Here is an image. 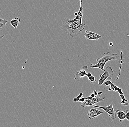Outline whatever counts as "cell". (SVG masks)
Returning <instances> with one entry per match:
<instances>
[{"label": "cell", "mask_w": 129, "mask_h": 127, "mask_svg": "<svg viewBox=\"0 0 129 127\" xmlns=\"http://www.w3.org/2000/svg\"><path fill=\"white\" fill-rule=\"evenodd\" d=\"M109 45L113 46V43L112 42H110L109 43Z\"/></svg>", "instance_id": "20"}, {"label": "cell", "mask_w": 129, "mask_h": 127, "mask_svg": "<svg viewBox=\"0 0 129 127\" xmlns=\"http://www.w3.org/2000/svg\"><path fill=\"white\" fill-rule=\"evenodd\" d=\"M104 73L100 75V78L98 82V85L102 86L105 81L108 78L111 77L113 75L114 71L112 69V67L108 66L104 68Z\"/></svg>", "instance_id": "3"}, {"label": "cell", "mask_w": 129, "mask_h": 127, "mask_svg": "<svg viewBox=\"0 0 129 127\" xmlns=\"http://www.w3.org/2000/svg\"><path fill=\"white\" fill-rule=\"evenodd\" d=\"M90 96H91V97L92 98H95V97H96L97 96L95 95L93 93L91 94L90 95Z\"/></svg>", "instance_id": "18"}, {"label": "cell", "mask_w": 129, "mask_h": 127, "mask_svg": "<svg viewBox=\"0 0 129 127\" xmlns=\"http://www.w3.org/2000/svg\"><path fill=\"white\" fill-rule=\"evenodd\" d=\"M1 8H0V11H1Z\"/></svg>", "instance_id": "23"}, {"label": "cell", "mask_w": 129, "mask_h": 127, "mask_svg": "<svg viewBox=\"0 0 129 127\" xmlns=\"http://www.w3.org/2000/svg\"><path fill=\"white\" fill-rule=\"evenodd\" d=\"M80 94L82 96H83V93H80Z\"/></svg>", "instance_id": "22"}, {"label": "cell", "mask_w": 129, "mask_h": 127, "mask_svg": "<svg viewBox=\"0 0 129 127\" xmlns=\"http://www.w3.org/2000/svg\"><path fill=\"white\" fill-rule=\"evenodd\" d=\"M82 96L81 95L79 94L78 96L76 98H74L73 99V102H81V98L82 97Z\"/></svg>", "instance_id": "14"}, {"label": "cell", "mask_w": 129, "mask_h": 127, "mask_svg": "<svg viewBox=\"0 0 129 127\" xmlns=\"http://www.w3.org/2000/svg\"><path fill=\"white\" fill-rule=\"evenodd\" d=\"M103 92H98V95L100 96V95L101 94H102V93H103Z\"/></svg>", "instance_id": "21"}, {"label": "cell", "mask_w": 129, "mask_h": 127, "mask_svg": "<svg viewBox=\"0 0 129 127\" xmlns=\"http://www.w3.org/2000/svg\"><path fill=\"white\" fill-rule=\"evenodd\" d=\"M119 57L117 54L111 53L110 52L104 53L101 57L96 59L97 63L95 65L91 64L90 67L91 68H98L104 71L105 65L107 62L112 60H116Z\"/></svg>", "instance_id": "2"}, {"label": "cell", "mask_w": 129, "mask_h": 127, "mask_svg": "<svg viewBox=\"0 0 129 127\" xmlns=\"http://www.w3.org/2000/svg\"><path fill=\"white\" fill-rule=\"evenodd\" d=\"M84 35L86 39L93 40H98L102 37L101 36L96 33L91 32L88 30H85Z\"/></svg>", "instance_id": "8"}, {"label": "cell", "mask_w": 129, "mask_h": 127, "mask_svg": "<svg viewBox=\"0 0 129 127\" xmlns=\"http://www.w3.org/2000/svg\"><path fill=\"white\" fill-rule=\"evenodd\" d=\"M126 114V119L129 121V110L125 111Z\"/></svg>", "instance_id": "15"}, {"label": "cell", "mask_w": 129, "mask_h": 127, "mask_svg": "<svg viewBox=\"0 0 129 127\" xmlns=\"http://www.w3.org/2000/svg\"><path fill=\"white\" fill-rule=\"evenodd\" d=\"M103 113L104 112L103 111L99 110H97L95 108H91L88 111V115L89 118L90 119H92L95 118L99 115Z\"/></svg>", "instance_id": "9"}, {"label": "cell", "mask_w": 129, "mask_h": 127, "mask_svg": "<svg viewBox=\"0 0 129 127\" xmlns=\"http://www.w3.org/2000/svg\"><path fill=\"white\" fill-rule=\"evenodd\" d=\"M108 78V79L105 81L104 82L105 85L106 86H110V87H109L110 88V89H112V90L114 91V92L118 91L119 89V88L118 87H117L116 86L113 82H112L110 80V79H112V77H111Z\"/></svg>", "instance_id": "10"}, {"label": "cell", "mask_w": 129, "mask_h": 127, "mask_svg": "<svg viewBox=\"0 0 129 127\" xmlns=\"http://www.w3.org/2000/svg\"><path fill=\"white\" fill-rule=\"evenodd\" d=\"M88 70V67L86 66H84L81 68L80 70L77 71L74 74V77L75 80L77 81H80L81 79L83 78L85 76H87V71Z\"/></svg>", "instance_id": "6"}, {"label": "cell", "mask_w": 129, "mask_h": 127, "mask_svg": "<svg viewBox=\"0 0 129 127\" xmlns=\"http://www.w3.org/2000/svg\"><path fill=\"white\" fill-rule=\"evenodd\" d=\"M105 99V98H100L96 96L95 98H92L91 99H87L81 105V106L84 107L90 106L94 105L95 104L102 102Z\"/></svg>", "instance_id": "7"}, {"label": "cell", "mask_w": 129, "mask_h": 127, "mask_svg": "<svg viewBox=\"0 0 129 127\" xmlns=\"http://www.w3.org/2000/svg\"><path fill=\"white\" fill-rule=\"evenodd\" d=\"M88 80L91 82V83H93H93H95L96 81V77H95L93 75H92L90 77H88Z\"/></svg>", "instance_id": "13"}, {"label": "cell", "mask_w": 129, "mask_h": 127, "mask_svg": "<svg viewBox=\"0 0 129 127\" xmlns=\"http://www.w3.org/2000/svg\"><path fill=\"white\" fill-rule=\"evenodd\" d=\"M98 92L97 90H94L93 91V93H94V94L96 96H97L98 95Z\"/></svg>", "instance_id": "17"}, {"label": "cell", "mask_w": 129, "mask_h": 127, "mask_svg": "<svg viewBox=\"0 0 129 127\" xmlns=\"http://www.w3.org/2000/svg\"><path fill=\"white\" fill-rule=\"evenodd\" d=\"M87 99V98H81V103H83L85 101V100Z\"/></svg>", "instance_id": "16"}, {"label": "cell", "mask_w": 129, "mask_h": 127, "mask_svg": "<svg viewBox=\"0 0 129 127\" xmlns=\"http://www.w3.org/2000/svg\"><path fill=\"white\" fill-rule=\"evenodd\" d=\"M92 75V74L91 73H87V77H88L91 76Z\"/></svg>", "instance_id": "19"}, {"label": "cell", "mask_w": 129, "mask_h": 127, "mask_svg": "<svg viewBox=\"0 0 129 127\" xmlns=\"http://www.w3.org/2000/svg\"><path fill=\"white\" fill-rule=\"evenodd\" d=\"M93 107H94L98 108H101L102 110H104L106 112H107L109 116L111 118L112 120H116V112L114 111L113 107V104H110L109 106L107 107H102L96 105H92Z\"/></svg>", "instance_id": "5"}, {"label": "cell", "mask_w": 129, "mask_h": 127, "mask_svg": "<svg viewBox=\"0 0 129 127\" xmlns=\"http://www.w3.org/2000/svg\"><path fill=\"white\" fill-rule=\"evenodd\" d=\"M21 19L19 18L16 17L13 18L10 21V24L14 28L16 29L17 26L20 25Z\"/></svg>", "instance_id": "12"}, {"label": "cell", "mask_w": 129, "mask_h": 127, "mask_svg": "<svg viewBox=\"0 0 129 127\" xmlns=\"http://www.w3.org/2000/svg\"><path fill=\"white\" fill-rule=\"evenodd\" d=\"M80 1L79 10L75 13L76 17L72 20L66 17L63 20L61 28L64 30L66 33L72 37H75L80 34L84 29L85 24L82 23L83 15V8L82 6V0Z\"/></svg>", "instance_id": "1"}, {"label": "cell", "mask_w": 129, "mask_h": 127, "mask_svg": "<svg viewBox=\"0 0 129 127\" xmlns=\"http://www.w3.org/2000/svg\"><path fill=\"white\" fill-rule=\"evenodd\" d=\"M116 112L117 116L118 117L120 122L121 123L123 120L126 119V114L125 111H124L117 110Z\"/></svg>", "instance_id": "11"}, {"label": "cell", "mask_w": 129, "mask_h": 127, "mask_svg": "<svg viewBox=\"0 0 129 127\" xmlns=\"http://www.w3.org/2000/svg\"><path fill=\"white\" fill-rule=\"evenodd\" d=\"M8 20L3 19L0 18V40L8 35L9 33V28L7 26Z\"/></svg>", "instance_id": "4"}]
</instances>
